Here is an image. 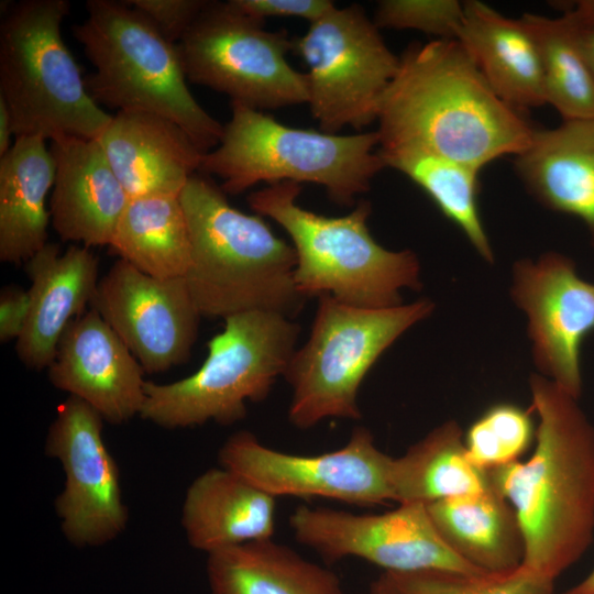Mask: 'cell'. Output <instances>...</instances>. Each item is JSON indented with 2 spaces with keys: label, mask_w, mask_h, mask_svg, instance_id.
<instances>
[{
  "label": "cell",
  "mask_w": 594,
  "mask_h": 594,
  "mask_svg": "<svg viewBox=\"0 0 594 594\" xmlns=\"http://www.w3.org/2000/svg\"><path fill=\"white\" fill-rule=\"evenodd\" d=\"M218 459L275 498L319 497L354 506L394 501V458L378 449L365 427H355L343 447L311 455L275 450L242 430L224 441Z\"/></svg>",
  "instance_id": "12"
},
{
  "label": "cell",
  "mask_w": 594,
  "mask_h": 594,
  "mask_svg": "<svg viewBox=\"0 0 594 594\" xmlns=\"http://www.w3.org/2000/svg\"><path fill=\"white\" fill-rule=\"evenodd\" d=\"M360 4L336 7L293 38L308 67V105L320 131L362 132L377 121L380 105L399 67L397 57Z\"/></svg>",
  "instance_id": "11"
},
{
  "label": "cell",
  "mask_w": 594,
  "mask_h": 594,
  "mask_svg": "<svg viewBox=\"0 0 594 594\" xmlns=\"http://www.w3.org/2000/svg\"><path fill=\"white\" fill-rule=\"evenodd\" d=\"M208 354L191 375L158 384L146 381L140 417L164 429L222 426L243 420L248 403L265 400L296 351L298 323L268 311L224 319Z\"/></svg>",
  "instance_id": "8"
},
{
  "label": "cell",
  "mask_w": 594,
  "mask_h": 594,
  "mask_svg": "<svg viewBox=\"0 0 594 594\" xmlns=\"http://www.w3.org/2000/svg\"><path fill=\"white\" fill-rule=\"evenodd\" d=\"M45 139L15 136L0 157V261L28 262L47 242L55 162Z\"/></svg>",
  "instance_id": "24"
},
{
  "label": "cell",
  "mask_w": 594,
  "mask_h": 594,
  "mask_svg": "<svg viewBox=\"0 0 594 594\" xmlns=\"http://www.w3.org/2000/svg\"><path fill=\"white\" fill-rule=\"evenodd\" d=\"M521 20L534 35L542 64L547 103L563 120L594 118V77L579 45L575 26L560 18L525 13Z\"/></svg>",
  "instance_id": "29"
},
{
  "label": "cell",
  "mask_w": 594,
  "mask_h": 594,
  "mask_svg": "<svg viewBox=\"0 0 594 594\" xmlns=\"http://www.w3.org/2000/svg\"><path fill=\"white\" fill-rule=\"evenodd\" d=\"M539 417L536 448L526 462L487 471L515 510L522 564L554 581L590 547L594 532V427L572 397L541 374L529 378Z\"/></svg>",
  "instance_id": "2"
},
{
  "label": "cell",
  "mask_w": 594,
  "mask_h": 594,
  "mask_svg": "<svg viewBox=\"0 0 594 594\" xmlns=\"http://www.w3.org/2000/svg\"><path fill=\"white\" fill-rule=\"evenodd\" d=\"M86 10L73 34L95 68L85 76L91 98L100 107L167 118L202 153L213 150L223 125L191 95L177 44L124 1L88 0Z\"/></svg>",
  "instance_id": "5"
},
{
  "label": "cell",
  "mask_w": 594,
  "mask_h": 594,
  "mask_svg": "<svg viewBox=\"0 0 594 594\" xmlns=\"http://www.w3.org/2000/svg\"><path fill=\"white\" fill-rule=\"evenodd\" d=\"M378 153H418L481 170L518 155L534 128L490 87L457 40L411 44L382 97Z\"/></svg>",
  "instance_id": "1"
},
{
  "label": "cell",
  "mask_w": 594,
  "mask_h": 594,
  "mask_svg": "<svg viewBox=\"0 0 594 594\" xmlns=\"http://www.w3.org/2000/svg\"><path fill=\"white\" fill-rule=\"evenodd\" d=\"M177 46L187 80L231 102L261 111L308 103L306 75L286 58L293 38L229 1H208Z\"/></svg>",
  "instance_id": "10"
},
{
  "label": "cell",
  "mask_w": 594,
  "mask_h": 594,
  "mask_svg": "<svg viewBox=\"0 0 594 594\" xmlns=\"http://www.w3.org/2000/svg\"><path fill=\"white\" fill-rule=\"evenodd\" d=\"M67 0H24L0 25V97L14 136L98 139L112 116L87 90L62 37Z\"/></svg>",
  "instance_id": "7"
},
{
  "label": "cell",
  "mask_w": 594,
  "mask_h": 594,
  "mask_svg": "<svg viewBox=\"0 0 594 594\" xmlns=\"http://www.w3.org/2000/svg\"><path fill=\"white\" fill-rule=\"evenodd\" d=\"M124 2L144 14L168 41L177 44L208 0H124Z\"/></svg>",
  "instance_id": "34"
},
{
  "label": "cell",
  "mask_w": 594,
  "mask_h": 594,
  "mask_svg": "<svg viewBox=\"0 0 594 594\" xmlns=\"http://www.w3.org/2000/svg\"><path fill=\"white\" fill-rule=\"evenodd\" d=\"M242 13L265 20L268 16L300 18L314 23L337 6L330 0H229Z\"/></svg>",
  "instance_id": "35"
},
{
  "label": "cell",
  "mask_w": 594,
  "mask_h": 594,
  "mask_svg": "<svg viewBox=\"0 0 594 594\" xmlns=\"http://www.w3.org/2000/svg\"><path fill=\"white\" fill-rule=\"evenodd\" d=\"M209 594H345L340 578L273 539L207 554Z\"/></svg>",
  "instance_id": "26"
},
{
  "label": "cell",
  "mask_w": 594,
  "mask_h": 594,
  "mask_svg": "<svg viewBox=\"0 0 594 594\" xmlns=\"http://www.w3.org/2000/svg\"><path fill=\"white\" fill-rule=\"evenodd\" d=\"M378 144L376 131L340 135L293 128L231 102L220 142L204 154L199 172L221 178V189L231 195L258 183H311L337 205L351 207L385 168Z\"/></svg>",
  "instance_id": "6"
},
{
  "label": "cell",
  "mask_w": 594,
  "mask_h": 594,
  "mask_svg": "<svg viewBox=\"0 0 594 594\" xmlns=\"http://www.w3.org/2000/svg\"><path fill=\"white\" fill-rule=\"evenodd\" d=\"M392 485L394 502L427 505L480 493L488 487L490 477L471 463L461 427L449 420L394 458Z\"/></svg>",
  "instance_id": "27"
},
{
  "label": "cell",
  "mask_w": 594,
  "mask_h": 594,
  "mask_svg": "<svg viewBox=\"0 0 594 594\" xmlns=\"http://www.w3.org/2000/svg\"><path fill=\"white\" fill-rule=\"evenodd\" d=\"M528 411L509 403L490 407L464 435L466 454L484 471L512 463L528 449L534 437Z\"/></svg>",
  "instance_id": "32"
},
{
  "label": "cell",
  "mask_w": 594,
  "mask_h": 594,
  "mask_svg": "<svg viewBox=\"0 0 594 594\" xmlns=\"http://www.w3.org/2000/svg\"><path fill=\"white\" fill-rule=\"evenodd\" d=\"M378 154L385 167L403 173L430 197L484 261L494 262V252L479 213V169L427 154Z\"/></svg>",
  "instance_id": "30"
},
{
  "label": "cell",
  "mask_w": 594,
  "mask_h": 594,
  "mask_svg": "<svg viewBox=\"0 0 594 594\" xmlns=\"http://www.w3.org/2000/svg\"><path fill=\"white\" fill-rule=\"evenodd\" d=\"M12 135L14 131L11 114L6 101L0 97V157L12 146L10 143Z\"/></svg>",
  "instance_id": "39"
},
{
  "label": "cell",
  "mask_w": 594,
  "mask_h": 594,
  "mask_svg": "<svg viewBox=\"0 0 594 594\" xmlns=\"http://www.w3.org/2000/svg\"><path fill=\"white\" fill-rule=\"evenodd\" d=\"M276 498L235 472L211 468L188 486L182 526L190 547L207 554L273 539Z\"/></svg>",
  "instance_id": "21"
},
{
  "label": "cell",
  "mask_w": 594,
  "mask_h": 594,
  "mask_svg": "<svg viewBox=\"0 0 594 594\" xmlns=\"http://www.w3.org/2000/svg\"><path fill=\"white\" fill-rule=\"evenodd\" d=\"M510 295L527 317L538 371L579 399L582 342L594 330V284L578 275L572 260L548 252L515 263Z\"/></svg>",
  "instance_id": "16"
},
{
  "label": "cell",
  "mask_w": 594,
  "mask_h": 594,
  "mask_svg": "<svg viewBox=\"0 0 594 594\" xmlns=\"http://www.w3.org/2000/svg\"><path fill=\"white\" fill-rule=\"evenodd\" d=\"M90 305L144 372H165L190 359L201 315L184 277H154L118 258Z\"/></svg>",
  "instance_id": "15"
},
{
  "label": "cell",
  "mask_w": 594,
  "mask_h": 594,
  "mask_svg": "<svg viewBox=\"0 0 594 594\" xmlns=\"http://www.w3.org/2000/svg\"><path fill=\"white\" fill-rule=\"evenodd\" d=\"M289 527L299 543L329 563L359 558L393 573H485L448 546L425 504H399L383 514L304 505L290 514Z\"/></svg>",
  "instance_id": "13"
},
{
  "label": "cell",
  "mask_w": 594,
  "mask_h": 594,
  "mask_svg": "<svg viewBox=\"0 0 594 594\" xmlns=\"http://www.w3.org/2000/svg\"><path fill=\"white\" fill-rule=\"evenodd\" d=\"M97 140L130 198L179 196L205 154L178 124L141 111H117Z\"/></svg>",
  "instance_id": "20"
},
{
  "label": "cell",
  "mask_w": 594,
  "mask_h": 594,
  "mask_svg": "<svg viewBox=\"0 0 594 594\" xmlns=\"http://www.w3.org/2000/svg\"><path fill=\"white\" fill-rule=\"evenodd\" d=\"M440 536L485 573H506L524 560V539L512 505L491 484L484 491L426 505Z\"/></svg>",
  "instance_id": "25"
},
{
  "label": "cell",
  "mask_w": 594,
  "mask_h": 594,
  "mask_svg": "<svg viewBox=\"0 0 594 594\" xmlns=\"http://www.w3.org/2000/svg\"><path fill=\"white\" fill-rule=\"evenodd\" d=\"M198 173L179 200L191 245L184 278L199 314L227 319L268 311L294 319L307 298L295 284L293 245L276 237L263 217L231 206L221 187Z\"/></svg>",
  "instance_id": "3"
},
{
  "label": "cell",
  "mask_w": 594,
  "mask_h": 594,
  "mask_svg": "<svg viewBox=\"0 0 594 594\" xmlns=\"http://www.w3.org/2000/svg\"><path fill=\"white\" fill-rule=\"evenodd\" d=\"M109 248L147 275L184 277L190 265L191 245L179 196L130 198Z\"/></svg>",
  "instance_id": "28"
},
{
  "label": "cell",
  "mask_w": 594,
  "mask_h": 594,
  "mask_svg": "<svg viewBox=\"0 0 594 594\" xmlns=\"http://www.w3.org/2000/svg\"><path fill=\"white\" fill-rule=\"evenodd\" d=\"M30 310L15 341L19 360L31 370L47 369L69 323L82 315L96 294L98 257L84 245L66 251L47 243L26 262Z\"/></svg>",
  "instance_id": "19"
},
{
  "label": "cell",
  "mask_w": 594,
  "mask_h": 594,
  "mask_svg": "<svg viewBox=\"0 0 594 594\" xmlns=\"http://www.w3.org/2000/svg\"><path fill=\"white\" fill-rule=\"evenodd\" d=\"M463 13V3L457 0H383L373 21L378 29H410L440 40H455Z\"/></svg>",
  "instance_id": "33"
},
{
  "label": "cell",
  "mask_w": 594,
  "mask_h": 594,
  "mask_svg": "<svg viewBox=\"0 0 594 594\" xmlns=\"http://www.w3.org/2000/svg\"><path fill=\"white\" fill-rule=\"evenodd\" d=\"M300 191L294 182L273 184L251 193L248 204L289 235L294 279L305 298L330 295L350 306L387 308L403 304V289L421 288L416 253L387 250L372 237L369 201H359L345 216L327 217L299 206Z\"/></svg>",
  "instance_id": "4"
},
{
  "label": "cell",
  "mask_w": 594,
  "mask_h": 594,
  "mask_svg": "<svg viewBox=\"0 0 594 594\" xmlns=\"http://www.w3.org/2000/svg\"><path fill=\"white\" fill-rule=\"evenodd\" d=\"M563 594H594V569L585 579L566 590Z\"/></svg>",
  "instance_id": "40"
},
{
  "label": "cell",
  "mask_w": 594,
  "mask_h": 594,
  "mask_svg": "<svg viewBox=\"0 0 594 594\" xmlns=\"http://www.w3.org/2000/svg\"><path fill=\"white\" fill-rule=\"evenodd\" d=\"M144 370L114 330L91 308L74 319L47 367L54 387L120 425L140 416Z\"/></svg>",
  "instance_id": "17"
},
{
  "label": "cell",
  "mask_w": 594,
  "mask_h": 594,
  "mask_svg": "<svg viewBox=\"0 0 594 594\" xmlns=\"http://www.w3.org/2000/svg\"><path fill=\"white\" fill-rule=\"evenodd\" d=\"M463 7L455 40L493 91L518 111L547 103L539 48L525 22L477 0L465 1Z\"/></svg>",
  "instance_id": "23"
},
{
  "label": "cell",
  "mask_w": 594,
  "mask_h": 594,
  "mask_svg": "<svg viewBox=\"0 0 594 594\" xmlns=\"http://www.w3.org/2000/svg\"><path fill=\"white\" fill-rule=\"evenodd\" d=\"M30 310L29 292L9 286L0 294V341L7 343L21 336Z\"/></svg>",
  "instance_id": "36"
},
{
  "label": "cell",
  "mask_w": 594,
  "mask_h": 594,
  "mask_svg": "<svg viewBox=\"0 0 594 594\" xmlns=\"http://www.w3.org/2000/svg\"><path fill=\"white\" fill-rule=\"evenodd\" d=\"M395 594H552L554 581L524 565L506 573L384 572Z\"/></svg>",
  "instance_id": "31"
},
{
  "label": "cell",
  "mask_w": 594,
  "mask_h": 594,
  "mask_svg": "<svg viewBox=\"0 0 594 594\" xmlns=\"http://www.w3.org/2000/svg\"><path fill=\"white\" fill-rule=\"evenodd\" d=\"M515 166L538 201L582 220L594 244V118L536 129Z\"/></svg>",
  "instance_id": "22"
},
{
  "label": "cell",
  "mask_w": 594,
  "mask_h": 594,
  "mask_svg": "<svg viewBox=\"0 0 594 594\" xmlns=\"http://www.w3.org/2000/svg\"><path fill=\"white\" fill-rule=\"evenodd\" d=\"M576 24L594 28V0H581L564 11Z\"/></svg>",
  "instance_id": "37"
},
{
  "label": "cell",
  "mask_w": 594,
  "mask_h": 594,
  "mask_svg": "<svg viewBox=\"0 0 594 594\" xmlns=\"http://www.w3.org/2000/svg\"><path fill=\"white\" fill-rule=\"evenodd\" d=\"M103 421L91 406L68 396L45 440L46 455L59 461L65 476L55 499L61 529L79 548L112 541L129 520L119 468L103 440Z\"/></svg>",
  "instance_id": "14"
},
{
  "label": "cell",
  "mask_w": 594,
  "mask_h": 594,
  "mask_svg": "<svg viewBox=\"0 0 594 594\" xmlns=\"http://www.w3.org/2000/svg\"><path fill=\"white\" fill-rule=\"evenodd\" d=\"M572 22L575 26L579 45L594 77V28L579 25L573 20Z\"/></svg>",
  "instance_id": "38"
},
{
  "label": "cell",
  "mask_w": 594,
  "mask_h": 594,
  "mask_svg": "<svg viewBox=\"0 0 594 594\" xmlns=\"http://www.w3.org/2000/svg\"><path fill=\"white\" fill-rule=\"evenodd\" d=\"M369 594H395L389 581L383 573L378 579L372 582Z\"/></svg>",
  "instance_id": "41"
},
{
  "label": "cell",
  "mask_w": 594,
  "mask_h": 594,
  "mask_svg": "<svg viewBox=\"0 0 594 594\" xmlns=\"http://www.w3.org/2000/svg\"><path fill=\"white\" fill-rule=\"evenodd\" d=\"M426 298L387 308H362L318 297L307 342L294 352L284 378L292 388L289 422L301 430L329 418L359 420L360 386L380 356L431 315Z\"/></svg>",
  "instance_id": "9"
},
{
  "label": "cell",
  "mask_w": 594,
  "mask_h": 594,
  "mask_svg": "<svg viewBox=\"0 0 594 594\" xmlns=\"http://www.w3.org/2000/svg\"><path fill=\"white\" fill-rule=\"evenodd\" d=\"M55 182L50 213L63 241L110 244L130 200L99 141L63 135L51 140Z\"/></svg>",
  "instance_id": "18"
}]
</instances>
